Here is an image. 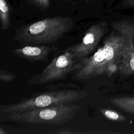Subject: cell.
<instances>
[{"label":"cell","mask_w":134,"mask_h":134,"mask_svg":"<svg viewBox=\"0 0 134 134\" xmlns=\"http://www.w3.org/2000/svg\"><path fill=\"white\" fill-rule=\"evenodd\" d=\"M108 31V24L105 21L97 23L91 26L85 32L82 40L73 44L65 50L72 52L80 61L90 56L95 50L101 39Z\"/></svg>","instance_id":"52a82bcc"},{"label":"cell","mask_w":134,"mask_h":134,"mask_svg":"<svg viewBox=\"0 0 134 134\" xmlns=\"http://www.w3.org/2000/svg\"><path fill=\"white\" fill-rule=\"evenodd\" d=\"M101 114L109 120L116 122H124L126 120V117L114 110L107 109L101 108L100 109Z\"/></svg>","instance_id":"8fae6325"},{"label":"cell","mask_w":134,"mask_h":134,"mask_svg":"<svg viewBox=\"0 0 134 134\" xmlns=\"http://www.w3.org/2000/svg\"><path fill=\"white\" fill-rule=\"evenodd\" d=\"M110 102L119 109L134 115V96H117L111 98Z\"/></svg>","instance_id":"9c48e42d"},{"label":"cell","mask_w":134,"mask_h":134,"mask_svg":"<svg viewBox=\"0 0 134 134\" xmlns=\"http://www.w3.org/2000/svg\"><path fill=\"white\" fill-rule=\"evenodd\" d=\"M0 19L2 29L8 28L11 24L10 8L5 0H0Z\"/></svg>","instance_id":"30bf717a"},{"label":"cell","mask_w":134,"mask_h":134,"mask_svg":"<svg viewBox=\"0 0 134 134\" xmlns=\"http://www.w3.org/2000/svg\"><path fill=\"white\" fill-rule=\"evenodd\" d=\"M87 94L86 91L81 88L47 90L21 98L16 103L2 105L0 112L4 115L10 114L32 109L74 103L85 97Z\"/></svg>","instance_id":"3957f363"},{"label":"cell","mask_w":134,"mask_h":134,"mask_svg":"<svg viewBox=\"0 0 134 134\" xmlns=\"http://www.w3.org/2000/svg\"><path fill=\"white\" fill-rule=\"evenodd\" d=\"M111 26L125 39L121 62L118 71L124 75L134 74V23L128 20L113 21Z\"/></svg>","instance_id":"8992f818"},{"label":"cell","mask_w":134,"mask_h":134,"mask_svg":"<svg viewBox=\"0 0 134 134\" xmlns=\"http://www.w3.org/2000/svg\"><path fill=\"white\" fill-rule=\"evenodd\" d=\"M58 50L54 44L25 45L23 47L12 50V52L16 56L30 61H46L52 52Z\"/></svg>","instance_id":"ba28073f"},{"label":"cell","mask_w":134,"mask_h":134,"mask_svg":"<svg viewBox=\"0 0 134 134\" xmlns=\"http://www.w3.org/2000/svg\"><path fill=\"white\" fill-rule=\"evenodd\" d=\"M54 133H57V134H71V133H76L75 131H73V130L69 128H65V129H58L53 132Z\"/></svg>","instance_id":"9a60e30c"},{"label":"cell","mask_w":134,"mask_h":134,"mask_svg":"<svg viewBox=\"0 0 134 134\" xmlns=\"http://www.w3.org/2000/svg\"><path fill=\"white\" fill-rule=\"evenodd\" d=\"M80 61L74 54L65 50L55 57L39 74L32 76L28 81L30 85H45L65 78L79 67Z\"/></svg>","instance_id":"5b68a950"},{"label":"cell","mask_w":134,"mask_h":134,"mask_svg":"<svg viewBox=\"0 0 134 134\" xmlns=\"http://www.w3.org/2000/svg\"><path fill=\"white\" fill-rule=\"evenodd\" d=\"M45 87L47 88V90H61V89H69V88H72V89H80V87L76 85L75 84H48L47 85H45Z\"/></svg>","instance_id":"7c38bea8"},{"label":"cell","mask_w":134,"mask_h":134,"mask_svg":"<svg viewBox=\"0 0 134 134\" xmlns=\"http://www.w3.org/2000/svg\"><path fill=\"white\" fill-rule=\"evenodd\" d=\"M28 1L34 5L43 9H46L50 6V0H28Z\"/></svg>","instance_id":"5bb4252c"},{"label":"cell","mask_w":134,"mask_h":134,"mask_svg":"<svg viewBox=\"0 0 134 134\" xmlns=\"http://www.w3.org/2000/svg\"><path fill=\"white\" fill-rule=\"evenodd\" d=\"M121 4L124 7H134V0H123Z\"/></svg>","instance_id":"2e32d148"},{"label":"cell","mask_w":134,"mask_h":134,"mask_svg":"<svg viewBox=\"0 0 134 134\" xmlns=\"http://www.w3.org/2000/svg\"><path fill=\"white\" fill-rule=\"evenodd\" d=\"M74 25L70 17L46 18L17 29L14 40L24 45L51 44L57 43Z\"/></svg>","instance_id":"7a4b0ae2"},{"label":"cell","mask_w":134,"mask_h":134,"mask_svg":"<svg viewBox=\"0 0 134 134\" xmlns=\"http://www.w3.org/2000/svg\"><path fill=\"white\" fill-rule=\"evenodd\" d=\"M16 77V75L12 72L2 69L0 70V80L1 82L8 83L13 81Z\"/></svg>","instance_id":"4fadbf2b"},{"label":"cell","mask_w":134,"mask_h":134,"mask_svg":"<svg viewBox=\"0 0 134 134\" xmlns=\"http://www.w3.org/2000/svg\"><path fill=\"white\" fill-rule=\"evenodd\" d=\"M125 42L122 35L115 31L110 33L92 55L80 61L79 67L72 74V79L85 81L105 73H113L118 69Z\"/></svg>","instance_id":"6da1fadb"},{"label":"cell","mask_w":134,"mask_h":134,"mask_svg":"<svg viewBox=\"0 0 134 134\" xmlns=\"http://www.w3.org/2000/svg\"><path fill=\"white\" fill-rule=\"evenodd\" d=\"M79 109L80 106L75 103L62 104L5 114L4 120L16 123L59 126L72 119Z\"/></svg>","instance_id":"277c9868"}]
</instances>
